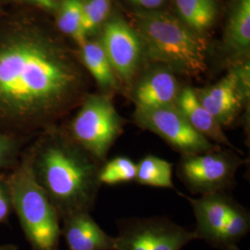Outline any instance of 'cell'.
<instances>
[{"label": "cell", "mask_w": 250, "mask_h": 250, "mask_svg": "<svg viewBox=\"0 0 250 250\" xmlns=\"http://www.w3.org/2000/svg\"><path fill=\"white\" fill-rule=\"evenodd\" d=\"M85 85L71 56L36 28L0 31V133L35 140L80 105Z\"/></svg>", "instance_id": "cell-1"}, {"label": "cell", "mask_w": 250, "mask_h": 250, "mask_svg": "<svg viewBox=\"0 0 250 250\" xmlns=\"http://www.w3.org/2000/svg\"><path fill=\"white\" fill-rule=\"evenodd\" d=\"M32 146L36 181L60 219L91 213L102 186L99 170L104 162L76 143L60 125L36 137Z\"/></svg>", "instance_id": "cell-2"}, {"label": "cell", "mask_w": 250, "mask_h": 250, "mask_svg": "<svg viewBox=\"0 0 250 250\" xmlns=\"http://www.w3.org/2000/svg\"><path fill=\"white\" fill-rule=\"evenodd\" d=\"M134 19L136 33L151 62L185 76L206 72V42L180 19L156 10L136 12Z\"/></svg>", "instance_id": "cell-3"}, {"label": "cell", "mask_w": 250, "mask_h": 250, "mask_svg": "<svg viewBox=\"0 0 250 250\" xmlns=\"http://www.w3.org/2000/svg\"><path fill=\"white\" fill-rule=\"evenodd\" d=\"M33 146L20 156L6 177L12 208L33 250H60L61 219L33 170Z\"/></svg>", "instance_id": "cell-4"}, {"label": "cell", "mask_w": 250, "mask_h": 250, "mask_svg": "<svg viewBox=\"0 0 250 250\" xmlns=\"http://www.w3.org/2000/svg\"><path fill=\"white\" fill-rule=\"evenodd\" d=\"M126 121L119 114L111 97L86 94L77 113L65 126L70 136L102 162L122 136Z\"/></svg>", "instance_id": "cell-5"}, {"label": "cell", "mask_w": 250, "mask_h": 250, "mask_svg": "<svg viewBox=\"0 0 250 250\" xmlns=\"http://www.w3.org/2000/svg\"><path fill=\"white\" fill-rule=\"evenodd\" d=\"M239 154L221 147L214 151L181 155L177 176L192 194L227 193L234 187L236 173L246 162Z\"/></svg>", "instance_id": "cell-6"}, {"label": "cell", "mask_w": 250, "mask_h": 250, "mask_svg": "<svg viewBox=\"0 0 250 250\" xmlns=\"http://www.w3.org/2000/svg\"><path fill=\"white\" fill-rule=\"evenodd\" d=\"M118 227L115 250H181L197 239L195 231L166 217L123 219Z\"/></svg>", "instance_id": "cell-7"}, {"label": "cell", "mask_w": 250, "mask_h": 250, "mask_svg": "<svg viewBox=\"0 0 250 250\" xmlns=\"http://www.w3.org/2000/svg\"><path fill=\"white\" fill-rule=\"evenodd\" d=\"M134 122L144 131L160 136L181 155L214 151L223 147L197 132L174 105L148 109L135 108Z\"/></svg>", "instance_id": "cell-8"}, {"label": "cell", "mask_w": 250, "mask_h": 250, "mask_svg": "<svg viewBox=\"0 0 250 250\" xmlns=\"http://www.w3.org/2000/svg\"><path fill=\"white\" fill-rule=\"evenodd\" d=\"M119 84L132 85L139 67L142 44L136 31L123 19L109 20L100 41Z\"/></svg>", "instance_id": "cell-9"}, {"label": "cell", "mask_w": 250, "mask_h": 250, "mask_svg": "<svg viewBox=\"0 0 250 250\" xmlns=\"http://www.w3.org/2000/svg\"><path fill=\"white\" fill-rule=\"evenodd\" d=\"M194 89L199 102L223 128L230 127L236 122L250 99V96L242 90L234 69L214 84Z\"/></svg>", "instance_id": "cell-10"}, {"label": "cell", "mask_w": 250, "mask_h": 250, "mask_svg": "<svg viewBox=\"0 0 250 250\" xmlns=\"http://www.w3.org/2000/svg\"><path fill=\"white\" fill-rule=\"evenodd\" d=\"M182 87L175 73L161 66L149 70L131 85L135 108L148 109L173 106Z\"/></svg>", "instance_id": "cell-11"}, {"label": "cell", "mask_w": 250, "mask_h": 250, "mask_svg": "<svg viewBox=\"0 0 250 250\" xmlns=\"http://www.w3.org/2000/svg\"><path fill=\"white\" fill-rule=\"evenodd\" d=\"M182 196L192 208L197 223L195 232L197 239H202L219 249L221 233L234 199L227 193L209 194L199 197Z\"/></svg>", "instance_id": "cell-12"}, {"label": "cell", "mask_w": 250, "mask_h": 250, "mask_svg": "<svg viewBox=\"0 0 250 250\" xmlns=\"http://www.w3.org/2000/svg\"><path fill=\"white\" fill-rule=\"evenodd\" d=\"M61 221L68 250H115V237L107 234L89 212L69 215Z\"/></svg>", "instance_id": "cell-13"}, {"label": "cell", "mask_w": 250, "mask_h": 250, "mask_svg": "<svg viewBox=\"0 0 250 250\" xmlns=\"http://www.w3.org/2000/svg\"><path fill=\"white\" fill-rule=\"evenodd\" d=\"M174 106L191 126L208 140L243 154L229 140L224 128L218 124L214 117L199 102L193 87L186 86L182 88Z\"/></svg>", "instance_id": "cell-14"}, {"label": "cell", "mask_w": 250, "mask_h": 250, "mask_svg": "<svg viewBox=\"0 0 250 250\" xmlns=\"http://www.w3.org/2000/svg\"><path fill=\"white\" fill-rule=\"evenodd\" d=\"M81 59L83 66L97 82L101 94L111 97L120 84L100 41H85L81 45Z\"/></svg>", "instance_id": "cell-15"}, {"label": "cell", "mask_w": 250, "mask_h": 250, "mask_svg": "<svg viewBox=\"0 0 250 250\" xmlns=\"http://www.w3.org/2000/svg\"><path fill=\"white\" fill-rule=\"evenodd\" d=\"M180 20L198 35L214 22L218 13L215 0H174Z\"/></svg>", "instance_id": "cell-16"}, {"label": "cell", "mask_w": 250, "mask_h": 250, "mask_svg": "<svg viewBox=\"0 0 250 250\" xmlns=\"http://www.w3.org/2000/svg\"><path fill=\"white\" fill-rule=\"evenodd\" d=\"M172 169L173 165L170 161L147 155L136 163L134 182L146 187L175 189L172 182Z\"/></svg>", "instance_id": "cell-17"}, {"label": "cell", "mask_w": 250, "mask_h": 250, "mask_svg": "<svg viewBox=\"0 0 250 250\" xmlns=\"http://www.w3.org/2000/svg\"><path fill=\"white\" fill-rule=\"evenodd\" d=\"M226 40L237 52L246 51L250 44V0H235L230 15Z\"/></svg>", "instance_id": "cell-18"}, {"label": "cell", "mask_w": 250, "mask_h": 250, "mask_svg": "<svg viewBox=\"0 0 250 250\" xmlns=\"http://www.w3.org/2000/svg\"><path fill=\"white\" fill-rule=\"evenodd\" d=\"M250 229L249 210L234 199L221 233L219 250H239L238 243L248 234Z\"/></svg>", "instance_id": "cell-19"}, {"label": "cell", "mask_w": 250, "mask_h": 250, "mask_svg": "<svg viewBox=\"0 0 250 250\" xmlns=\"http://www.w3.org/2000/svg\"><path fill=\"white\" fill-rule=\"evenodd\" d=\"M58 15V27L63 34L71 36L78 44L83 45L86 41L83 32V0H62Z\"/></svg>", "instance_id": "cell-20"}, {"label": "cell", "mask_w": 250, "mask_h": 250, "mask_svg": "<svg viewBox=\"0 0 250 250\" xmlns=\"http://www.w3.org/2000/svg\"><path fill=\"white\" fill-rule=\"evenodd\" d=\"M136 177V163L125 156H119L106 161L99 170L101 185L114 186L122 183L134 182Z\"/></svg>", "instance_id": "cell-21"}, {"label": "cell", "mask_w": 250, "mask_h": 250, "mask_svg": "<svg viewBox=\"0 0 250 250\" xmlns=\"http://www.w3.org/2000/svg\"><path fill=\"white\" fill-rule=\"evenodd\" d=\"M110 6L111 0H83V27L86 37L104 23Z\"/></svg>", "instance_id": "cell-22"}, {"label": "cell", "mask_w": 250, "mask_h": 250, "mask_svg": "<svg viewBox=\"0 0 250 250\" xmlns=\"http://www.w3.org/2000/svg\"><path fill=\"white\" fill-rule=\"evenodd\" d=\"M25 142L0 133V170L12 168L22 153Z\"/></svg>", "instance_id": "cell-23"}, {"label": "cell", "mask_w": 250, "mask_h": 250, "mask_svg": "<svg viewBox=\"0 0 250 250\" xmlns=\"http://www.w3.org/2000/svg\"><path fill=\"white\" fill-rule=\"evenodd\" d=\"M13 210L6 179L0 178V224L7 222Z\"/></svg>", "instance_id": "cell-24"}, {"label": "cell", "mask_w": 250, "mask_h": 250, "mask_svg": "<svg viewBox=\"0 0 250 250\" xmlns=\"http://www.w3.org/2000/svg\"><path fill=\"white\" fill-rule=\"evenodd\" d=\"M130 1L139 7H142L144 9L153 10V9L160 8L165 0H130Z\"/></svg>", "instance_id": "cell-25"}, {"label": "cell", "mask_w": 250, "mask_h": 250, "mask_svg": "<svg viewBox=\"0 0 250 250\" xmlns=\"http://www.w3.org/2000/svg\"><path fill=\"white\" fill-rule=\"evenodd\" d=\"M0 250H18V247L12 244H0Z\"/></svg>", "instance_id": "cell-26"}]
</instances>
